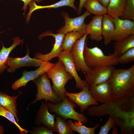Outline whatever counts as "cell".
<instances>
[{"mask_svg":"<svg viewBox=\"0 0 134 134\" xmlns=\"http://www.w3.org/2000/svg\"><path fill=\"white\" fill-rule=\"evenodd\" d=\"M87 109L91 116L100 117L108 115L114 118L120 112L134 109V91L123 96L113 97L105 103L93 105Z\"/></svg>","mask_w":134,"mask_h":134,"instance_id":"1","label":"cell"},{"mask_svg":"<svg viewBox=\"0 0 134 134\" xmlns=\"http://www.w3.org/2000/svg\"><path fill=\"white\" fill-rule=\"evenodd\" d=\"M113 97L123 96L134 91V65L129 68L115 69L108 80Z\"/></svg>","mask_w":134,"mask_h":134,"instance_id":"2","label":"cell"},{"mask_svg":"<svg viewBox=\"0 0 134 134\" xmlns=\"http://www.w3.org/2000/svg\"><path fill=\"white\" fill-rule=\"evenodd\" d=\"M46 73L48 78L52 81V88L53 91L63 100L66 96L65 86L69 80L73 79V77L66 71L63 63L60 60Z\"/></svg>","mask_w":134,"mask_h":134,"instance_id":"3","label":"cell"},{"mask_svg":"<svg viewBox=\"0 0 134 134\" xmlns=\"http://www.w3.org/2000/svg\"><path fill=\"white\" fill-rule=\"evenodd\" d=\"M86 41L84 46V56L87 66L91 69L99 67L116 65L118 64V56L115 53L108 55L104 54L102 50L97 46L88 48Z\"/></svg>","mask_w":134,"mask_h":134,"instance_id":"4","label":"cell"},{"mask_svg":"<svg viewBox=\"0 0 134 134\" xmlns=\"http://www.w3.org/2000/svg\"><path fill=\"white\" fill-rule=\"evenodd\" d=\"M47 104L49 112L55 113L57 116L65 120L73 119L84 124L88 122V118L83 113L76 112L74 110L76 105L68 100L66 96L63 100L58 103L54 104L49 101Z\"/></svg>","mask_w":134,"mask_h":134,"instance_id":"5","label":"cell"},{"mask_svg":"<svg viewBox=\"0 0 134 134\" xmlns=\"http://www.w3.org/2000/svg\"><path fill=\"white\" fill-rule=\"evenodd\" d=\"M49 79L45 73L32 80L37 86V93L35 99L30 104L35 103L42 100L54 104L58 103L62 101L53 91Z\"/></svg>","mask_w":134,"mask_h":134,"instance_id":"6","label":"cell"},{"mask_svg":"<svg viewBox=\"0 0 134 134\" xmlns=\"http://www.w3.org/2000/svg\"><path fill=\"white\" fill-rule=\"evenodd\" d=\"M65 21V25L61 29L58 30V33L66 34L73 31L78 32L83 34H85L87 24L84 21L86 18L90 14L87 10L81 15L75 18L69 17L68 14L63 12L61 13Z\"/></svg>","mask_w":134,"mask_h":134,"instance_id":"7","label":"cell"},{"mask_svg":"<svg viewBox=\"0 0 134 134\" xmlns=\"http://www.w3.org/2000/svg\"><path fill=\"white\" fill-rule=\"evenodd\" d=\"M55 64L49 61H42L38 68L36 70L31 71L24 70L22 72V76L13 84L11 88L16 90L22 86L25 87L29 82L46 73Z\"/></svg>","mask_w":134,"mask_h":134,"instance_id":"8","label":"cell"},{"mask_svg":"<svg viewBox=\"0 0 134 134\" xmlns=\"http://www.w3.org/2000/svg\"><path fill=\"white\" fill-rule=\"evenodd\" d=\"M90 86L87 84L80 92L72 93L66 91L65 96L68 99L75 103L80 108V112H83L91 105H97L98 102L94 99L89 90Z\"/></svg>","mask_w":134,"mask_h":134,"instance_id":"9","label":"cell"},{"mask_svg":"<svg viewBox=\"0 0 134 134\" xmlns=\"http://www.w3.org/2000/svg\"><path fill=\"white\" fill-rule=\"evenodd\" d=\"M113 66H99L91 69L85 75V81L90 86L107 81L115 69Z\"/></svg>","mask_w":134,"mask_h":134,"instance_id":"10","label":"cell"},{"mask_svg":"<svg viewBox=\"0 0 134 134\" xmlns=\"http://www.w3.org/2000/svg\"><path fill=\"white\" fill-rule=\"evenodd\" d=\"M88 35L85 34L76 41L71 51L77 71H81L85 75L91 69L86 65L84 59V51Z\"/></svg>","mask_w":134,"mask_h":134,"instance_id":"11","label":"cell"},{"mask_svg":"<svg viewBox=\"0 0 134 134\" xmlns=\"http://www.w3.org/2000/svg\"><path fill=\"white\" fill-rule=\"evenodd\" d=\"M65 35L63 34H54L49 31H46L40 35L39 37L40 39L46 36H52L55 38V43L49 53L46 54H43L41 52L36 53L34 55L35 58L42 61H49L54 58L58 57L63 51L62 44Z\"/></svg>","mask_w":134,"mask_h":134,"instance_id":"12","label":"cell"},{"mask_svg":"<svg viewBox=\"0 0 134 134\" xmlns=\"http://www.w3.org/2000/svg\"><path fill=\"white\" fill-rule=\"evenodd\" d=\"M58 60L63 63L66 71L74 78L76 88L82 90L87 84L86 81L82 80L78 76L76 69L72 54L71 52L63 50L58 57Z\"/></svg>","mask_w":134,"mask_h":134,"instance_id":"13","label":"cell"},{"mask_svg":"<svg viewBox=\"0 0 134 134\" xmlns=\"http://www.w3.org/2000/svg\"><path fill=\"white\" fill-rule=\"evenodd\" d=\"M29 49L27 48L26 54L23 57L12 58L9 56L6 62L7 66L9 67L7 71L13 73L16 69L24 67H39L42 61L35 58H31L29 56Z\"/></svg>","mask_w":134,"mask_h":134,"instance_id":"14","label":"cell"},{"mask_svg":"<svg viewBox=\"0 0 134 134\" xmlns=\"http://www.w3.org/2000/svg\"><path fill=\"white\" fill-rule=\"evenodd\" d=\"M114 31L112 40L117 41L134 34V21L119 17L113 18Z\"/></svg>","mask_w":134,"mask_h":134,"instance_id":"15","label":"cell"},{"mask_svg":"<svg viewBox=\"0 0 134 134\" xmlns=\"http://www.w3.org/2000/svg\"><path fill=\"white\" fill-rule=\"evenodd\" d=\"M123 134L134 133V109L118 112L114 118Z\"/></svg>","mask_w":134,"mask_h":134,"instance_id":"16","label":"cell"},{"mask_svg":"<svg viewBox=\"0 0 134 134\" xmlns=\"http://www.w3.org/2000/svg\"><path fill=\"white\" fill-rule=\"evenodd\" d=\"M89 90L95 100L102 104L108 102L113 97L111 86L108 80L90 86Z\"/></svg>","mask_w":134,"mask_h":134,"instance_id":"17","label":"cell"},{"mask_svg":"<svg viewBox=\"0 0 134 134\" xmlns=\"http://www.w3.org/2000/svg\"><path fill=\"white\" fill-rule=\"evenodd\" d=\"M54 114L50 113L47 102H42L35 118V123L37 126L43 124L49 129L54 131L55 118Z\"/></svg>","mask_w":134,"mask_h":134,"instance_id":"18","label":"cell"},{"mask_svg":"<svg viewBox=\"0 0 134 134\" xmlns=\"http://www.w3.org/2000/svg\"><path fill=\"white\" fill-rule=\"evenodd\" d=\"M103 16L95 15L87 25L85 34L90 35V39L99 42L103 38L102 32V21Z\"/></svg>","mask_w":134,"mask_h":134,"instance_id":"19","label":"cell"},{"mask_svg":"<svg viewBox=\"0 0 134 134\" xmlns=\"http://www.w3.org/2000/svg\"><path fill=\"white\" fill-rule=\"evenodd\" d=\"M113 18L107 14L103 15L102 32L105 45H109L112 40L115 29Z\"/></svg>","mask_w":134,"mask_h":134,"instance_id":"20","label":"cell"},{"mask_svg":"<svg viewBox=\"0 0 134 134\" xmlns=\"http://www.w3.org/2000/svg\"><path fill=\"white\" fill-rule=\"evenodd\" d=\"M75 0H61L53 4L46 6L38 5L36 4L35 1H32L28 5L30 6V10L26 18L27 22L29 21L32 13L35 10L38 9L45 8H56L64 6H68L72 8L75 11H76L77 10V9L74 4Z\"/></svg>","mask_w":134,"mask_h":134,"instance_id":"21","label":"cell"},{"mask_svg":"<svg viewBox=\"0 0 134 134\" xmlns=\"http://www.w3.org/2000/svg\"><path fill=\"white\" fill-rule=\"evenodd\" d=\"M19 95L11 96L0 91V105L12 112L18 123L19 120L17 116L16 100Z\"/></svg>","mask_w":134,"mask_h":134,"instance_id":"22","label":"cell"},{"mask_svg":"<svg viewBox=\"0 0 134 134\" xmlns=\"http://www.w3.org/2000/svg\"><path fill=\"white\" fill-rule=\"evenodd\" d=\"M13 40V43L9 47H5L2 44V48L0 51V75L2 74L8 67L6 62L10 53L22 41L18 37H14Z\"/></svg>","mask_w":134,"mask_h":134,"instance_id":"23","label":"cell"},{"mask_svg":"<svg viewBox=\"0 0 134 134\" xmlns=\"http://www.w3.org/2000/svg\"><path fill=\"white\" fill-rule=\"evenodd\" d=\"M114 53L119 57L130 49L134 47V34L116 41L113 45Z\"/></svg>","mask_w":134,"mask_h":134,"instance_id":"24","label":"cell"},{"mask_svg":"<svg viewBox=\"0 0 134 134\" xmlns=\"http://www.w3.org/2000/svg\"><path fill=\"white\" fill-rule=\"evenodd\" d=\"M126 3V0H110L107 8V14L113 18L122 16Z\"/></svg>","mask_w":134,"mask_h":134,"instance_id":"25","label":"cell"},{"mask_svg":"<svg viewBox=\"0 0 134 134\" xmlns=\"http://www.w3.org/2000/svg\"><path fill=\"white\" fill-rule=\"evenodd\" d=\"M83 7L90 14H93L95 15L103 16L108 13L107 8L102 5L98 0H87Z\"/></svg>","mask_w":134,"mask_h":134,"instance_id":"26","label":"cell"},{"mask_svg":"<svg viewBox=\"0 0 134 134\" xmlns=\"http://www.w3.org/2000/svg\"><path fill=\"white\" fill-rule=\"evenodd\" d=\"M100 121L94 127H88L82 125V123L79 121L73 122L72 119L67 120L68 125L73 131H75L80 134H94L96 130L99 127Z\"/></svg>","mask_w":134,"mask_h":134,"instance_id":"27","label":"cell"},{"mask_svg":"<svg viewBox=\"0 0 134 134\" xmlns=\"http://www.w3.org/2000/svg\"><path fill=\"white\" fill-rule=\"evenodd\" d=\"M84 35L79 32L75 31L66 34L62 44L63 50L71 52L72 48L76 41Z\"/></svg>","mask_w":134,"mask_h":134,"instance_id":"28","label":"cell"},{"mask_svg":"<svg viewBox=\"0 0 134 134\" xmlns=\"http://www.w3.org/2000/svg\"><path fill=\"white\" fill-rule=\"evenodd\" d=\"M54 126V132L59 134H73V131L68 125L66 120L57 116L56 117Z\"/></svg>","mask_w":134,"mask_h":134,"instance_id":"29","label":"cell"},{"mask_svg":"<svg viewBox=\"0 0 134 134\" xmlns=\"http://www.w3.org/2000/svg\"><path fill=\"white\" fill-rule=\"evenodd\" d=\"M0 116H2L14 124L18 128L21 134H25L29 131L22 128L18 124L14 114L9 110L0 105Z\"/></svg>","mask_w":134,"mask_h":134,"instance_id":"30","label":"cell"},{"mask_svg":"<svg viewBox=\"0 0 134 134\" xmlns=\"http://www.w3.org/2000/svg\"><path fill=\"white\" fill-rule=\"evenodd\" d=\"M134 61V47L130 49L117 58L118 63L121 64H127Z\"/></svg>","mask_w":134,"mask_h":134,"instance_id":"31","label":"cell"},{"mask_svg":"<svg viewBox=\"0 0 134 134\" xmlns=\"http://www.w3.org/2000/svg\"><path fill=\"white\" fill-rule=\"evenodd\" d=\"M123 18L134 20V0H126V7Z\"/></svg>","mask_w":134,"mask_h":134,"instance_id":"32","label":"cell"},{"mask_svg":"<svg viewBox=\"0 0 134 134\" xmlns=\"http://www.w3.org/2000/svg\"><path fill=\"white\" fill-rule=\"evenodd\" d=\"M117 126L116 122L113 117L109 116L108 119L104 125L100 127V130L99 134H108L112 128Z\"/></svg>","mask_w":134,"mask_h":134,"instance_id":"33","label":"cell"},{"mask_svg":"<svg viewBox=\"0 0 134 134\" xmlns=\"http://www.w3.org/2000/svg\"><path fill=\"white\" fill-rule=\"evenodd\" d=\"M54 131L43 126H39L33 128L29 132L32 134H53Z\"/></svg>","mask_w":134,"mask_h":134,"instance_id":"34","label":"cell"},{"mask_svg":"<svg viewBox=\"0 0 134 134\" xmlns=\"http://www.w3.org/2000/svg\"><path fill=\"white\" fill-rule=\"evenodd\" d=\"M23 1L24 5L22 8V9L25 12L28 8L27 6L30 2L33 1H36L37 2H41L42 0H20Z\"/></svg>","mask_w":134,"mask_h":134,"instance_id":"35","label":"cell"},{"mask_svg":"<svg viewBox=\"0 0 134 134\" xmlns=\"http://www.w3.org/2000/svg\"><path fill=\"white\" fill-rule=\"evenodd\" d=\"M87 0H80L79 7L77 10V13L78 15H80L81 12L82 8L83 5Z\"/></svg>","mask_w":134,"mask_h":134,"instance_id":"36","label":"cell"},{"mask_svg":"<svg viewBox=\"0 0 134 134\" xmlns=\"http://www.w3.org/2000/svg\"><path fill=\"white\" fill-rule=\"evenodd\" d=\"M103 6L107 8L108 5L110 0H98Z\"/></svg>","mask_w":134,"mask_h":134,"instance_id":"37","label":"cell"},{"mask_svg":"<svg viewBox=\"0 0 134 134\" xmlns=\"http://www.w3.org/2000/svg\"><path fill=\"white\" fill-rule=\"evenodd\" d=\"M4 132V130L3 126L0 124V134H3Z\"/></svg>","mask_w":134,"mask_h":134,"instance_id":"38","label":"cell"},{"mask_svg":"<svg viewBox=\"0 0 134 134\" xmlns=\"http://www.w3.org/2000/svg\"></svg>","mask_w":134,"mask_h":134,"instance_id":"39","label":"cell"}]
</instances>
